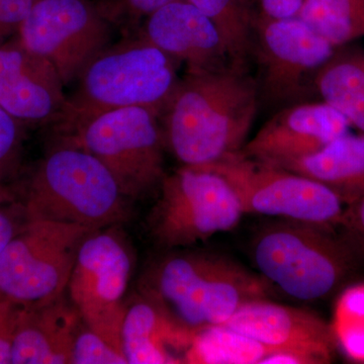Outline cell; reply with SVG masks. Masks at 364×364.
<instances>
[{
  "mask_svg": "<svg viewBox=\"0 0 364 364\" xmlns=\"http://www.w3.org/2000/svg\"><path fill=\"white\" fill-rule=\"evenodd\" d=\"M258 104L247 70L186 71L160 116L165 147L182 166L220 161L247 142Z\"/></svg>",
  "mask_w": 364,
  "mask_h": 364,
  "instance_id": "cell-1",
  "label": "cell"
},
{
  "mask_svg": "<svg viewBox=\"0 0 364 364\" xmlns=\"http://www.w3.org/2000/svg\"><path fill=\"white\" fill-rule=\"evenodd\" d=\"M178 61L139 36L109 45L86 66L77 87L57 117V138L88 119L130 107H144L161 116L179 78Z\"/></svg>",
  "mask_w": 364,
  "mask_h": 364,
  "instance_id": "cell-2",
  "label": "cell"
},
{
  "mask_svg": "<svg viewBox=\"0 0 364 364\" xmlns=\"http://www.w3.org/2000/svg\"><path fill=\"white\" fill-rule=\"evenodd\" d=\"M272 284L240 264L203 253L169 254L142 279L143 296L191 330L227 323L242 306L267 299Z\"/></svg>",
  "mask_w": 364,
  "mask_h": 364,
  "instance_id": "cell-3",
  "label": "cell"
},
{
  "mask_svg": "<svg viewBox=\"0 0 364 364\" xmlns=\"http://www.w3.org/2000/svg\"><path fill=\"white\" fill-rule=\"evenodd\" d=\"M30 221L45 220L97 231L130 217V198L95 156L58 142L33 172L25 196Z\"/></svg>",
  "mask_w": 364,
  "mask_h": 364,
  "instance_id": "cell-4",
  "label": "cell"
},
{
  "mask_svg": "<svg viewBox=\"0 0 364 364\" xmlns=\"http://www.w3.org/2000/svg\"><path fill=\"white\" fill-rule=\"evenodd\" d=\"M251 250L263 279L291 298L305 301L334 294L359 259L335 230L291 220L261 228Z\"/></svg>",
  "mask_w": 364,
  "mask_h": 364,
  "instance_id": "cell-5",
  "label": "cell"
},
{
  "mask_svg": "<svg viewBox=\"0 0 364 364\" xmlns=\"http://www.w3.org/2000/svg\"><path fill=\"white\" fill-rule=\"evenodd\" d=\"M58 140L100 160L131 200L159 189L166 176L160 116L147 107L104 112Z\"/></svg>",
  "mask_w": 364,
  "mask_h": 364,
  "instance_id": "cell-6",
  "label": "cell"
},
{
  "mask_svg": "<svg viewBox=\"0 0 364 364\" xmlns=\"http://www.w3.org/2000/svg\"><path fill=\"white\" fill-rule=\"evenodd\" d=\"M202 167L226 179L245 215L338 229L346 205L331 189L309 177L249 157L241 151Z\"/></svg>",
  "mask_w": 364,
  "mask_h": 364,
  "instance_id": "cell-7",
  "label": "cell"
},
{
  "mask_svg": "<svg viewBox=\"0 0 364 364\" xmlns=\"http://www.w3.org/2000/svg\"><path fill=\"white\" fill-rule=\"evenodd\" d=\"M92 232L65 223L28 222L0 256V299L23 309L66 294L79 248Z\"/></svg>",
  "mask_w": 364,
  "mask_h": 364,
  "instance_id": "cell-8",
  "label": "cell"
},
{
  "mask_svg": "<svg viewBox=\"0 0 364 364\" xmlns=\"http://www.w3.org/2000/svg\"><path fill=\"white\" fill-rule=\"evenodd\" d=\"M151 214L153 238L164 248L188 247L231 231L244 215L224 177L203 167L182 166L165 176Z\"/></svg>",
  "mask_w": 364,
  "mask_h": 364,
  "instance_id": "cell-9",
  "label": "cell"
},
{
  "mask_svg": "<svg viewBox=\"0 0 364 364\" xmlns=\"http://www.w3.org/2000/svg\"><path fill=\"white\" fill-rule=\"evenodd\" d=\"M133 270L128 242L116 226L93 231L79 248L66 294L81 321L117 350Z\"/></svg>",
  "mask_w": 364,
  "mask_h": 364,
  "instance_id": "cell-10",
  "label": "cell"
},
{
  "mask_svg": "<svg viewBox=\"0 0 364 364\" xmlns=\"http://www.w3.org/2000/svg\"><path fill=\"white\" fill-rule=\"evenodd\" d=\"M112 26L95 0H33L18 37L68 86L111 45Z\"/></svg>",
  "mask_w": 364,
  "mask_h": 364,
  "instance_id": "cell-11",
  "label": "cell"
},
{
  "mask_svg": "<svg viewBox=\"0 0 364 364\" xmlns=\"http://www.w3.org/2000/svg\"><path fill=\"white\" fill-rule=\"evenodd\" d=\"M336 49L299 16L256 18L253 55L260 68L259 95L270 104H296Z\"/></svg>",
  "mask_w": 364,
  "mask_h": 364,
  "instance_id": "cell-12",
  "label": "cell"
},
{
  "mask_svg": "<svg viewBox=\"0 0 364 364\" xmlns=\"http://www.w3.org/2000/svg\"><path fill=\"white\" fill-rule=\"evenodd\" d=\"M350 127L340 112L324 102H296L270 117L241 152L282 165L318 152L349 133Z\"/></svg>",
  "mask_w": 364,
  "mask_h": 364,
  "instance_id": "cell-13",
  "label": "cell"
},
{
  "mask_svg": "<svg viewBox=\"0 0 364 364\" xmlns=\"http://www.w3.org/2000/svg\"><path fill=\"white\" fill-rule=\"evenodd\" d=\"M225 325L270 348L305 356L312 364L332 363L338 346L331 326L317 315L267 299L242 306Z\"/></svg>",
  "mask_w": 364,
  "mask_h": 364,
  "instance_id": "cell-14",
  "label": "cell"
},
{
  "mask_svg": "<svg viewBox=\"0 0 364 364\" xmlns=\"http://www.w3.org/2000/svg\"><path fill=\"white\" fill-rule=\"evenodd\" d=\"M65 85L47 60L18 36L0 45V107L23 124H53L66 102Z\"/></svg>",
  "mask_w": 364,
  "mask_h": 364,
  "instance_id": "cell-15",
  "label": "cell"
},
{
  "mask_svg": "<svg viewBox=\"0 0 364 364\" xmlns=\"http://www.w3.org/2000/svg\"><path fill=\"white\" fill-rule=\"evenodd\" d=\"M140 37L186 64L188 71L233 66L219 31L188 0H173L151 14Z\"/></svg>",
  "mask_w": 364,
  "mask_h": 364,
  "instance_id": "cell-16",
  "label": "cell"
},
{
  "mask_svg": "<svg viewBox=\"0 0 364 364\" xmlns=\"http://www.w3.org/2000/svg\"><path fill=\"white\" fill-rule=\"evenodd\" d=\"M81 323L66 294L44 305L21 309L11 363H71L72 347Z\"/></svg>",
  "mask_w": 364,
  "mask_h": 364,
  "instance_id": "cell-17",
  "label": "cell"
},
{
  "mask_svg": "<svg viewBox=\"0 0 364 364\" xmlns=\"http://www.w3.org/2000/svg\"><path fill=\"white\" fill-rule=\"evenodd\" d=\"M196 331L177 322L154 301L139 296L127 306L122 347L130 364L181 363L177 354L184 358Z\"/></svg>",
  "mask_w": 364,
  "mask_h": 364,
  "instance_id": "cell-18",
  "label": "cell"
},
{
  "mask_svg": "<svg viewBox=\"0 0 364 364\" xmlns=\"http://www.w3.org/2000/svg\"><path fill=\"white\" fill-rule=\"evenodd\" d=\"M277 166L327 186L350 205L364 196V135L345 134L312 155Z\"/></svg>",
  "mask_w": 364,
  "mask_h": 364,
  "instance_id": "cell-19",
  "label": "cell"
},
{
  "mask_svg": "<svg viewBox=\"0 0 364 364\" xmlns=\"http://www.w3.org/2000/svg\"><path fill=\"white\" fill-rule=\"evenodd\" d=\"M314 87L323 102L336 109L364 135V52L347 45L337 48L318 69Z\"/></svg>",
  "mask_w": 364,
  "mask_h": 364,
  "instance_id": "cell-20",
  "label": "cell"
},
{
  "mask_svg": "<svg viewBox=\"0 0 364 364\" xmlns=\"http://www.w3.org/2000/svg\"><path fill=\"white\" fill-rule=\"evenodd\" d=\"M275 351L279 350L229 326L212 325L196 332L183 361L193 364H261Z\"/></svg>",
  "mask_w": 364,
  "mask_h": 364,
  "instance_id": "cell-21",
  "label": "cell"
},
{
  "mask_svg": "<svg viewBox=\"0 0 364 364\" xmlns=\"http://www.w3.org/2000/svg\"><path fill=\"white\" fill-rule=\"evenodd\" d=\"M219 31L236 68L247 70L253 55L256 18L246 0H188Z\"/></svg>",
  "mask_w": 364,
  "mask_h": 364,
  "instance_id": "cell-22",
  "label": "cell"
},
{
  "mask_svg": "<svg viewBox=\"0 0 364 364\" xmlns=\"http://www.w3.org/2000/svg\"><path fill=\"white\" fill-rule=\"evenodd\" d=\"M299 18L335 48L364 37V0H306Z\"/></svg>",
  "mask_w": 364,
  "mask_h": 364,
  "instance_id": "cell-23",
  "label": "cell"
},
{
  "mask_svg": "<svg viewBox=\"0 0 364 364\" xmlns=\"http://www.w3.org/2000/svg\"><path fill=\"white\" fill-rule=\"evenodd\" d=\"M331 327L347 358L364 363V284L348 287L341 294Z\"/></svg>",
  "mask_w": 364,
  "mask_h": 364,
  "instance_id": "cell-24",
  "label": "cell"
},
{
  "mask_svg": "<svg viewBox=\"0 0 364 364\" xmlns=\"http://www.w3.org/2000/svg\"><path fill=\"white\" fill-rule=\"evenodd\" d=\"M71 363L128 364V361L123 352L117 350L82 322L74 339Z\"/></svg>",
  "mask_w": 364,
  "mask_h": 364,
  "instance_id": "cell-25",
  "label": "cell"
},
{
  "mask_svg": "<svg viewBox=\"0 0 364 364\" xmlns=\"http://www.w3.org/2000/svg\"><path fill=\"white\" fill-rule=\"evenodd\" d=\"M173 0H95L102 16L112 26L127 30Z\"/></svg>",
  "mask_w": 364,
  "mask_h": 364,
  "instance_id": "cell-26",
  "label": "cell"
},
{
  "mask_svg": "<svg viewBox=\"0 0 364 364\" xmlns=\"http://www.w3.org/2000/svg\"><path fill=\"white\" fill-rule=\"evenodd\" d=\"M23 123L0 107V176L6 177L23 141Z\"/></svg>",
  "mask_w": 364,
  "mask_h": 364,
  "instance_id": "cell-27",
  "label": "cell"
},
{
  "mask_svg": "<svg viewBox=\"0 0 364 364\" xmlns=\"http://www.w3.org/2000/svg\"><path fill=\"white\" fill-rule=\"evenodd\" d=\"M28 222L30 219L23 200L16 196L0 203V256Z\"/></svg>",
  "mask_w": 364,
  "mask_h": 364,
  "instance_id": "cell-28",
  "label": "cell"
},
{
  "mask_svg": "<svg viewBox=\"0 0 364 364\" xmlns=\"http://www.w3.org/2000/svg\"><path fill=\"white\" fill-rule=\"evenodd\" d=\"M338 229L359 259H364V196L345 207Z\"/></svg>",
  "mask_w": 364,
  "mask_h": 364,
  "instance_id": "cell-29",
  "label": "cell"
},
{
  "mask_svg": "<svg viewBox=\"0 0 364 364\" xmlns=\"http://www.w3.org/2000/svg\"><path fill=\"white\" fill-rule=\"evenodd\" d=\"M33 0H0V45L18 36Z\"/></svg>",
  "mask_w": 364,
  "mask_h": 364,
  "instance_id": "cell-30",
  "label": "cell"
},
{
  "mask_svg": "<svg viewBox=\"0 0 364 364\" xmlns=\"http://www.w3.org/2000/svg\"><path fill=\"white\" fill-rule=\"evenodd\" d=\"M306 0H258L262 16L280 20L299 16Z\"/></svg>",
  "mask_w": 364,
  "mask_h": 364,
  "instance_id": "cell-31",
  "label": "cell"
},
{
  "mask_svg": "<svg viewBox=\"0 0 364 364\" xmlns=\"http://www.w3.org/2000/svg\"><path fill=\"white\" fill-rule=\"evenodd\" d=\"M14 198H16V196L4 182V176H0V203L6 202V200H11Z\"/></svg>",
  "mask_w": 364,
  "mask_h": 364,
  "instance_id": "cell-32",
  "label": "cell"
}]
</instances>
